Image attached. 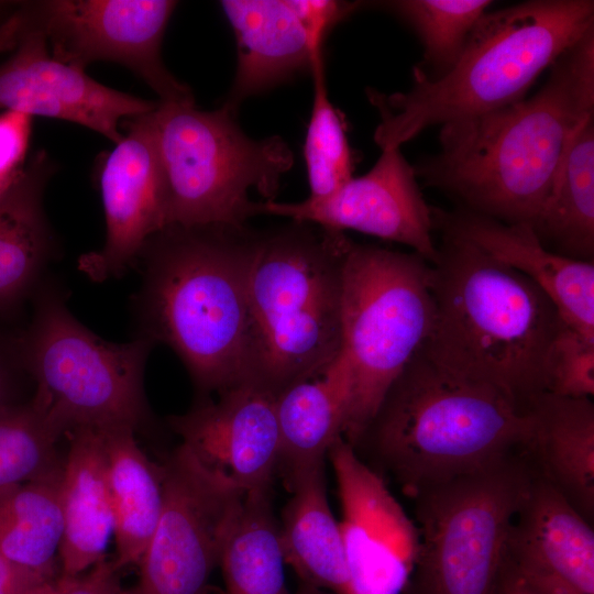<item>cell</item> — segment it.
<instances>
[{
  "instance_id": "cell-1",
  "label": "cell",
  "mask_w": 594,
  "mask_h": 594,
  "mask_svg": "<svg viewBox=\"0 0 594 594\" xmlns=\"http://www.w3.org/2000/svg\"><path fill=\"white\" fill-rule=\"evenodd\" d=\"M540 89L495 111L442 124L416 176L504 223L532 226L578 128L594 116V30L551 66Z\"/></svg>"
},
{
  "instance_id": "cell-2",
  "label": "cell",
  "mask_w": 594,
  "mask_h": 594,
  "mask_svg": "<svg viewBox=\"0 0 594 594\" xmlns=\"http://www.w3.org/2000/svg\"><path fill=\"white\" fill-rule=\"evenodd\" d=\"M442 237L431 264L433 322L420 350L443 371L529 410L546 393L544 359L561 318L529 278L466 241Z\"/></svg>"
},
{
  "instance_id": "cell-3",
  "label": "cell",
  "mask_w": 594,
  "mask_h": 594,
  "mask_svg": "<svg viewBox=\"0 0 594 594\" xmlns=\"http://www.w3.org/2000/svg\"><path fill=\"white\" fill-rule=\"evenodd\" d=\"M258 234L245 227L170 226L141 252V337L168 345L198 389L243 381L248 274Z\"/></svg>"
},
{
  "instance_id": "cell-4",
  "label": "cell",
  "mask_w": 594,
  "mask_h": 594,
  "mask_svg": "<svg viewBox=\"0 0 594 594\" xmlns=\"http://www.w3.org/2000/svg\"><path fill=\"white\" fill-rule=\"evenodd\" d=\"M531 416L501 392L443 371L419 352L353 446L409 498L527 451Z\"/></svg>"
},
{
  "instance_id": "cell-5",
  "label": "cell",
  "mask_w": 594,
  "mask_h": 594,
  "mask_svg": "<svg viewBox=\"0 0 594 594\" xmlns=\"http://www.w3.org/2000/svg\"><path fill=\"white\" fill-rule=\"evenodd\" d=\"M593 30L592 0H529L485 12L443 76L429 79L415 66L407 92L369 90L381 117L376 144L396 148L430 125L524 99L539 75Z\"/></svg>"
},
{
  "instance_id": "cell-6",
  "label": "cell",
  "mask_w": 594,
  "mask_h": 594,
  "mask_svg": "<svg viewBox=\"0 0 594 594\" xmlns=\"http://www.w3.org/2000/svg\"><path fill=\"white\" fill-rule=\"evenodd\" d=\"M351 240L307 222L258 234L248 274L244 376L273 395L320 376L341 342Z\"/></svg>"
},
{
  "instance_id": "cell-7",
  "label": "cell",
  "mask_w": 594,
  "mask_h": 594,
  "mask_svg": "<svg viewBox=\"0 0 594 594\" xmlns=\"http://www.w3.org/2000/svg\"><path fill=\"white\" fill-rule=\"evenodd\" d=\"M431 264L420 255L351 241L342 273L341 342L322 374L343 391L352 447L391 385L430 334Z\"/></svg>"
},
{
  "instance_id": "cell-8",
  "label": "cell",
  "mask_w": 594,
  "mask_h": 594,
  "mask_svg": "<svg viewBox=\"0 0 594 594\" xmlns=\"http://www.w3.org/2000/svg\"><path fill=\"white\" fill-rule=\"evenodd\" d=\"M150 116L166 227H245L256 216L249 190L274 200L293 166L282 138L253 140L224 103L205 111L194 100H158Z\"/></svg>"
},
{
  "instance_id": "cell-9",
  "label": "cell",
  "mask_w": 594,
  "mask_h": 594,
  "mask_svg": "<svg viewBox=\"0 0 594 594\" xmlns=\"http://www.w3.org/2000/svg\"><path fill=\"white\" fill-rule=\"evenodd\" d=\"M153 342H109L82 326L47 292L24 341L36 389L31 405L61 437L77 428L130 427L147 419L143 375Z\"/></svg>"
},
{
  "instance_id": "cell-10",
  "label": "cell",
  "mask_w": 594,
  "mask_h": 594,
  "mask_svg": "<svg viewBox=\"0 0 594 594\" xmlns=\"http://www.w3.org/2000/svg\"><path fill=\"white\" fill-rule=\"evenodd\" d=\"M536 474L527 451L419 492L411 594H493L514 517Z\"/></svg>"
},
{
  "instance_id": "cell-11",
  "label": "cell",
  "mask_w": 594,
  "mask_h": 594,
  "mask_svg": "<svg viewBox=\"0 0 594 594\" xmlns=\"http://www.w3.org/2000/svg\"><path fill=\"white\" fill-rule=\"evenodd\" d=\"M178 2L170 0H45L16 4L0 25V43L15 34L44 36L51 54L85 69L105 61L125 66L160 101L194 100L163 63L161 47Z\"/></svg>"
},
{
  "instance_id": "cell-12",
  "label": "cell",
  "mask_w": 594,
  "mask_h": 594,
  "mask_svg": "<svg viewBox=\"0 0 594 594\" xmlns=\"http://www.w3.org/2000/svg\"><path fill=\"white\" fill-rule=\"evenodd\" d=\"M163 507L122 594H210V579L242 509L245 493L205 466L180 443L162 464Z\"/></svg>"
},
{
  "instance_id": "cell-13",
  "label": "cell",
  "mask_w": 594,
  "mask_h": 594,
  "mask_svg": "<svg viewBox=\"0 0 594 594\" xmlns=\"http://www.w3.org/2000/svg\"><path fill=\"white\" fill-rule=\"evenodd\" d=\"M342 508L345 594H404L413 578L419 532L389 491L340 437L328 451Z\"/></svg>"
},
{
  "instance_id": "cell-14",
  "label": "cell",
  "mask_w": 594,
  "mask_h": 594,
  "mask_svg": "<svg viewBox=\"0 0 594 594\" xmlns=\"http://www.w3.org/2000/svg\"><path fill=\"white\" fill-rule=\"evenodd\" d=\"M416 173L399 147L382 150L374 166L352 177L334 193L298 202H256V215L287 217L340 231L354 230L405 244L430 264L438 256L432 239L431 207L416 180Z\"/></svg>"
},
{
  "instance_id": "cell-15",
  "label": "cell",
  "mask_w": 594,
  "mask_h": 594,
  "mask_svg": "<svg viewBox=\"0 0 594 594\" xmlns=\"http://www.w3.org/2000/svg\"><path fill=\"white\" fill-rule=\"evenodd\" d=\"M13 50L0 64V113L14 111L77 123L113 144L123 138L122 119L153 111L158 101L109 88L85 69L55 58L43 35L15 34L0 43Z\"/></svg>"
},
{
  "instance_id": "cell-16",
  "label": "cell",
  "mask_w": 594,
  "mask_h": 594,
  "mask_svg": "<svg viewBox=\"0 0 594 594\" xmlns=\"http://www.w3.org/2000/svg\"><path fill=\"white\" fill-rule=\"evenodd\" d=\"M151 112L129 118L122 140L105 156L99 188L106 220L101 250L84 254L79 268L91 279L118 276L165 227L161 174Z\"/></svg>"
},
{
  "instance_id": "cell-17",
  "label": "cell",
  "mask_w": 594,
  "mask_h": 594,
  "mask_svg": "<svg viewBox=\"0 0 594 594\" xmlns=\"http://www.w3.org/2000/svg\"><path fill=\"white\" fill-rule=\"evenodd\" d=\"M275 395L238 383L168 419L196 458L244 493L272 488L279 462Z\"/></svg>"
},
{
  "instance_id": "cell-18",
  "label": "cell",
  "mask_w": 594,
  "mask_h": 594,
  "mask_svg": "<svg viewBox=\"0 0 594 594\" xmlns=\"http://www.w3.org/2000/svg\"><path fill=\"white\" fill-rule=\"evenodd\" d=\"M505 558L543 594H594V530L535 474L508 536Z\"/></svg>"
},
{
  "instance_id": "cell-19",
  "label": "cell",
  "mask_w": 594,
  "mask_h": 594,
  "mask_svg": "<svg viewBox=\"0 0 594 594\" xmlns=\"http://www.w3.org/2000/svg\"><path fill=\"white\" fill-rule=\"evenodd\" d=\"M431 215L442 235L466 241L519 272L548 296L565 323L594 337V262L549 250L526 223H504L461 207H431Z\"/></svg>"
},
{
  "instance_id": "cell-20",
  "label": "cell",
  "mask_w": 594,
  "mask_h": 594,
  "mask_svg": "<svg viewBox=\"0 0 594 594\" xmlns=\"http://www.w3.org/2000/svg\"><path fill=\"white\" fill-rule=\"evenodd\" d=\"M237 40L235 77L224 105L237 111L246 98L312 69L315 51L287 0H223Z\"/></svg>"
},
{
  "instance_id": "cell-21",
  "label": "cell",
  "mask_w": 594,
  "mask_h": 594,
  "mask_svg": "<svg viewBox=\"0 0 594 594\" xmlns=\"http://www.w3.org/2000/svg\"><path fill=\"white\" fill-rule=\"evenodd\" d=\"M527 448L536 473L585 518H594V404L541 394L530 406Z\"/></svg>"
},
{
  "instance_id": "cell-22",
  "label": "cell",
  "mask_w": 594,
  "mask_h": 594,
  "mask_svg": "<svg viewBox=\"0 0 594 594\" xmlns=\"http://www.w3.org/2000/svg\"><path fill=\"white\" fill-rule=\"evenodd\" d=\"M61 502L63 537L58 551L59 576L79 575L103 558L112 535L101 438L96 428L66 435Z\"/></svg>"
},
{
  "instance_id": "cell-23",
  "label": "cell",
  "mask_w": 594,
  "mask_h": 594,
  "mask_svg": "<svg viewBox=\"0 0 594 594\" xmlns=\"http://www.w3.org/2000/svg\"><path fill=\"white\" fill-rule=\"evenodd\" d=\"M98 429L101 438L107 490L116 541V565H138L163 507L162 464L152 462L130 427Z\"/></svg>"
},
{
  "instance_id": "cell-24",
  "label": "cell",
  "mask_w": 594,
  "mask_h": 594,
  "mask_svg": "<svg viewBox=\"0 0 594 594\" xmlns=\"http://www.w3.org/2000/svg\"><path fill=\"white\" fill-rule=\"evenodd\" d=\"M326 462L297 473L287 484L279 541L285 563L300 583L345 594L346 568L340 524L327 494Z\"/></svg>"
},
{
  "instance_id": "cell-25",
  "label": "cell",
  "mask_w": 594,
  "mask_h": 594,
  "mask_svg": "<svg viewBox=\"0 0 594 594\" xmlns=\"http://www.w3.org/2000/svg\"><path fill=\"white\" fill-rule=\"evenodd\" d=\"M54 170L48 154L37 152L0 197V305L20 296L48 260L53 239L43 193Z\"/></svg>"
},
{
  "instance_id": "cell-26",
  "label": "cell",
  "mask_w": 594,
  "mask_h": 594,
  "mask_svg": "<svg viewBox=\"0 0 594 594\" xmlns=\"http://www.w3.org/2000/svg\"><path fill=\"white\" fill-rule=\"evenodd\" d=\"M540 241L563 256L594 258V116L572 135L532 223Z\"/></svg>"
},
{
  "instance_id": "cell-27",
  "label": "cell",
  "mask_w": 594,
  "mask_h": 594,
  "mask_svg": "<svg viewBox=\"0 0 594 594\" xmlns=\"http://www.w3.org/2000/svg\"><path fill=\"white\" fill-rule=\"evenodd\" d=\"M62 472L0 488V556L50 579L59 576Z\"/></svg>"
},
{
  "instance_id": "cell-28",
  "label": "cell",
  "mask_w": 594,
  "mask_h": 594,
  "mask_svg": "<svg viewBox=\"0 0 594 594\" xmlns=\"http://www.w3.org/2000/svg\"><path fill=\"white\" fill-rule=\"evenodd\" d=\"M280 473L287 484L297 473L326 462L328 451L343 437L345 399L324 375L294 383L275 395Z\"/></svg>"
},
{
  "instance_id": "cell-29",
  "label": "cell",
  "mask_w": 594,
  "mask_h": 594,
  "mask_svg": "<svg viewBox=\"0 0 594 594\" xmlns=\"http://www.w3.org/2000/svg\"><path fill=\"white\" fill-rule=\"evenodd\" d=\"M285 564L272 488L245 493L219 563L224 594H293Z\"/></svg>"
},
{
  "instance_id": "cell-30",
  "label": "cell",
  "mask_w": 594,
  "mask_h": 594,
  "mask_svg": "<svg viewBox=\"0 0 594 594\" xmlns=\"http://www.w3.org/2000/svg\"><path fill=\"white\" fill-rule=\"evenodd\" d=\"M490 0H396L384 6L409 23L424 45L422 65L429 79L443 76L460 58Z\"/></svg>"
},
{
  "instance_id": "cell-31",
  "label": "cell",
  "mask_w": 594,
  "mask_h": 594,
  "mask_svg": "<svg viewBox=\"0 0 594 594\" xmlns=\"http://www.w3.org/2000/svg\"><path fill=\"white\" fill-rule=\"evenodd\" d=\"M314 101L308 123L304 157L310 198L334 193L353 176V155L340 113L330 102L326 85L323 53L316 56L311 69Z\"/></svg>"
},
{
  "instance_id": "cell-32",
  "label": "cell",
  "mask_w": 594,
  "mask_h": 594,
  "mask_svg": "<svg viewBox=\"0 0 594 594\" xmlns=\"http://www.w3.org/2000/svg\"><path fill=\"white\" fill-rule=\"evenodd\" d=\"M61 438L31 404L1 408L0 488L61 469Z\"/></svg>"
},
{
  "instance_id": "cell-33",
  "label": "cell",
  "mask_w": 594,
  "mask_h": 594,
  "mask_svg": "<svg viewBox=\"0 0 594 594\" xmlns=\"http://www.w3.org/2000/svg\"><path fill=\"white\" fill-rule=\"evenodd\" d=\"M544 387L560 397L594 395V337L560 320L544 359Z\"/></svg>"
},
{
  "instance_id": "cell-34",
  "label": "cell",
  "mask_w": 594,
  "mask_h": 594,
  "mask_svg": "<svg viewBox=\"0 0 594 594\" xmlns=\"http://www.w3.org/2000/svg\"><path fill=\"white\" fill-rule=\"evenodd\" d=\"M33 118L14 111L0 113V197L18 180L26 165Z\"/></svg>"
},
{
  "instance_id": "cell-35",
  "label": "cell",
  "mask_w": 594,
  "mask_h": 594,
  "mask_svg": "<svg viewBox=\"0 0 594 594\" xmlns=\"http://www.w3.org/2000/svg\"><path fill=\"white\" fill-rule=\"evenodd\" d=\"M315 51H322L326 34L362 2L336 0H287Z\"/></svg>"
},
{
  "instance_id": "cell-36",
  "label": "cell",
  "mask_w": 594,
  "mask_h": 594,
  "mask_svg": "<svg viewBox=\"0 0 594 594\" xmlns=\"http://www.w3.org/2000/svg\"><path fill=\"white\" fill-rule=\"evenodd\" d=\"M120 571L113 559L106 557L79 575L58 576L47 594H122Z\"/></svg>"
},
{
  "instance_id": "cell-37",
  "label": "cell",
  "mask_w": 594,
  "mask_h": 594,
  "mask_svg": "<svg viewBox=\"0 0 594 594\" xmlns=\"http://www.w3.org/2000/svg\"><path fill=\"white\" fill-rule=\"evenodd\" d=\"M55 581L0 556V594H47Z\"/></svg>"
},
{
  "instance_id": "cell-38",
  "label": "cell",
  "mask_w": 594,
  "mask_h": 594,
  "mask_svg": "<svg viewBox=\"0 0 594 594\" xmlns=\"http://www.w3.org/2000/svg\"><path fill=\"white\" fill-rule=\"evenodd\" d=\"M493 594H543L527 582L505 558Z\"/></svg>"
},
{
  "instance_id": "cell-39",
  "label": "cell",
  "mask_w": 594,
  "mask_h": 594,
  "mask_svg": "<svg viewBox=\"0 0 594 594\" xmlns=\"http://www.w3.org/2000/svg\"><path fill=\"white\" fill-rule=\"evenodd\" d=\"M293 594H334V593L300 583L298 590Z\"/></svg>"
},
{
  "instance_id": "cell-40",
  "label": "cell",
  "mask_w": 594,
  "mask_h": 594,
  "mask_svg": "<svg viewBox=\"0 0 594 594\" xmlns=\"http://www.w3.org/2000/svg\"><path fill=\"white\" fill-rule=\"evenodd\" d=\"M6 391H7L6 374L0 362V409L9 405L6 400V397H7Z\"/></svg>"
},
{
  "instance_id": "cell-41",
  "label": "cell",
  "mask_w": 594,
  "mask_h": 594,
  "mask_svg": "<svg viewBox=\"0 0 594 594\" xmlns=\"http://www.w3.org/2000/svg\"><path fill=\"white\" fill-rule=\"evenodd\" d=\"M13 6L14 3L0 1V25L6 20V18L10 14L11 11H9V8H12Z\"/></svg>"
},
{
  "instance_id": "cell-42",
  "label": "cell",
  "mask_w": 594,
  "mask_h": 594,
  "mask_svg": "<svg viewBox=\"0 0 594 594\" xmlns=\"http://www.w3.org/2000/svg\"><path fill=\"white\" fill-rule=\"evenodd\" d=\"M404 594H411L408 588H406V591L404 592Z\"/></svg>"
}]
</instances>
